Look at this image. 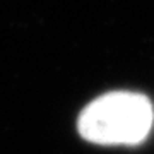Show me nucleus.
<instances>
[{"instance_id": "obj_1", "label": "nucleus", "mask_w": 154, "mask_h": 154, "mask_svg": "<svg viewBox=\"0 0 154 154\" xmlns=\"http://www.w3.org/2000/svg\"><path fill=\"white\" fill-rule=\"evenodd\" d=\"M154 110L147 96L130 91L106 93L82 110L77 128L86 140L103 146H134L149 135Z\"/></svg>"}]
</instances>
